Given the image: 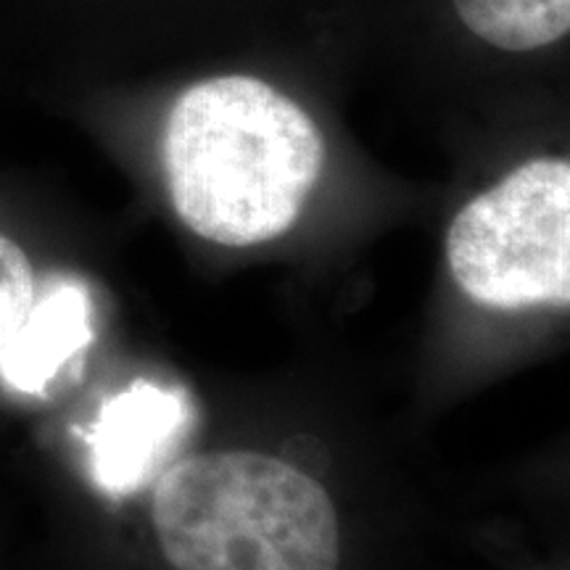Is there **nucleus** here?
Returning <instances> with one entry per match:
<instances>
[{
	"mask_svg": "<svg viewBox=\"0 0 570 570\" xmlns=\"http://www.w3.org/2000/svg\"><path fill=\"white\" fill-rule=\"evenodd\" d=\"M446 259L475 304L508 312L568 306V159H533L475 196L449 225Z\"/></svg>",
	"mask_w": 570,
	"mask_h": 570,
	"instance_id": "obj_3",
	"label": "nucleus"
},
{
	"mask_svg": "<svg viewBox=\"0 0 570 570\" xmlns=\"http://www.w3.org/2000/svg\"><path fill=\"white\" fill-rule=\"evenodd\" d=\"M196 425V407L177 386L135 381L104 404L92 428V481L125 499L159 479Z\"/></svg>",
	"mask_w": 570,
	"mask_h": 570,
	"instance_id": "obj_4",
	"label": "nucleus"
},
{
	"mask_svg": "<svg viewBox=\"0 0 570 570\" xmlns=\"http://www.w3.org/2000/svg\"><path fill=\"white\" fill-rule=\"evenodd\" d=\"M325 167V142L302 106L256 77L227 75L177 98L164 169L177 217L223 246L291 230Z\"/></svg>",
	"mask_w": 570,
	"mask_h": 570,
	"instance_id": "obj_1",
	"label": "nucleus"
},
{
	"mask_svg": "<svg viewBox=\"0 0 570 570\" xmlns=\"http://www.w3.org/2000/svg\"><path fill=\"white\" fill-rule=\"evenodd\" d=\"M454 11L475 38L512 53L552 46L570 30V0H454Z\"/></svg>",
	"mask_w": 570,
	"mask_h": 570,
	"instance_id": "obj_6",
	"label": "nucleus"
},
{
	"mask_svg": "<svg viewBox=\"0 0 570 570\" xmlns=\"http://www.w3.org/2000/svg\"><path fill=\"white\" fill-rule=\"evenodd\" d=\"M46 285L19 240L0 230V354L30 320Z\"/></svg>",
	"mask_w": 570,
	"mask_h": 570,
	"instance_id": "obj_7",
	"label": "nucleus"
},
{
	"mask_svg": "<svg viewBox=\"0 0 570 570\" xmlns=\"http://www.w3.org/2000/svg\"><path fill=\"white\" fill-rule=\"evenodd\" d=\"M154 529L175 570H338L331 497L259 452L198 454L156 481Z\"/></svg>",
	"mask_w": 570,
	"mask_h": 570,
	"instance_id": "obj_2",
	"label": "nucleus"
},
{
	"mask_svg": "<svg viewBox=\"0 0 570 570\" xmlns=\"http://www.w3.org/2000/svg\"><path fill=\"white\" fill-rule=\"evenodd\" d=\"M90 294L77 281H51L30 320L0 354V375L21 394H46L48 386L92 341Z\"/></svg>",
	"mask_w": 570,
	"mask_h": 570,
	"instance_id": "obj_5",
	"label": "nucleus"
}]
</instances>
